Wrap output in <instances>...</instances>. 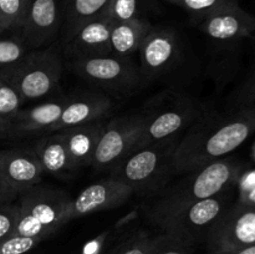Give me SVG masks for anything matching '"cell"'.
Here are the masks:
<instances>
[{"mask_svg": "<svg viewBox=\"0 0 255 254\" xmlns=\"http://www.w3.org/2000/svg\"><path fill=\"white\" fill-rule=\"evenodd\" d=\"M252 154H253V158H254V161H255V143H254V146H253V149H252Z\"/></svg>", "mask_w": 255, "mask_h": 254, "instance_id": "40", "label": "cell"}, {"mask_svg": "<svg viewBox=\"0 0 255 254\" xmlns=\"http://www.w3.org/2000/svg\"><path fill=\"white\" fill-rule=\"evenodd\" d=\"M132 196H134L133 189L114 177L95 182L82 189L75 198H71L67 207L66 223L95 212L117 208L126 203Z\"/></svg>", "mask_w": 255, "mask_h": 254, "instance_id": "11", "label": "cell"}, {"mask_svg": "<svg viewBox=\"0 0 255 254\" xmlns=\"http://www.w3.org/2000/svg\"><path fill=\"white\" fill-rule=\"evenodd\" d=\"M4 30H2V25H1V19H0V32H2Z\"/></svg>", "mask_w": 255, "mask_h": 254, "instance_id": "41", "label": "cell"}, {"mask_svg": "<svg viewBox=\"0 0 255 254\" xmlns=\"http://www.w3.org/2000/svg\"><path fill=\"white\" fill-rule=\"evenodd\" d=\"M234 4H238L237 0H179L178 6L183 7L199 21L211 12Z\"/></svg>", "mask_w": 255, "mask_h": 254, "instance_id": "28", "label": "cell"}, {"mask_svg": "<svg viewBox=\"0 0 255 254\" xmlns=\"http://www.w3.org/2000/svg\"><path fill=\"white\" fill-rule=\"evenodd\" d=\"M24 102L21 95L7 80L0 76V116L11 120Z\"/></svg>", "mask_w": 255, "mask_h": 254, "instance_id": "27", "label": "cell"}, {"mask_svg": "<svg viewBox=\"0 0 255 254\" xmlns=\"http://www.w3.org/2000/svg\"><path fill=\"white\" fill-rule=\"evenodd\" d=\"M115 251H116V248H115L114 251H109V252H101V253H99V254H114V253H115Z\"/></svg>", "mask_w": 255, "mask_h": 254, "instance_id": "38", "label": "cell"}, {"mask_svg": "<svg viewBox=\"0 0 255 254\" xmlns=\"http://www.w3.org/2000/svg\"><path fill=\"white\" fill-rule=\"evenodd\" d=\"M198 29L216 41H236L255 31V16L244 11L238 4L228 5L199 20Z\"/></svg>", "mask_w": 255, "mask_h": 254, "instance_id": "14", "label": "cell"}, {"mask_svg": "<svg viewBox=\"0 0 255 254\" xmlns=\"http://www.w3.org/2000/svg\"><path fill=\"white\" fill-rule=\"evenodd\" d=\"M143 128V115L115 117L105 124L91 166L100 172H110L136 146Z\"/></svg>", "mask_w": 255, "mask_h": 254, "instance_id": "9", "label": "cell"}, {"mask_svg": "<svg viewBox=\"0 0 255 254\" xmlns=\"http://www.w3.org/2000/svg\"><path fill=\"white\" fill-rule=\"evenodd\" d=\"M31 0H0L2 30H19L24 22Z\"/></svg>", "mask_w": 255, "mask_h": 254, "instance_id": "24", "label": "cell"}, {"mask_svg": "<svg viewBox=\"0 0 255 254\" xmlns=\"http://www.w3.org/2000/svg\"><path fill=\"white\" fill-rule=\"evenodd\" d=\"M193 244L184 243V242L176 241L169 246L164 247L163 249L158 251L154 254H192L193 252Z\"/></svg>", "mask_w": 255, "mask_h": 254, "instance_id": "32", "label": "cell"}, {"mask_svg": "<svg viewBox=\"0 0 255 254\" xmlns=\"http://www.w3.org/2000/svg\"><path fill=\"white\" fill-rule=\"evenodd\" d=\"M239 167L232 159H218L196 171L182 174L173 184H167L158 194L152 197L146 207L147 219L182 204L212 198L224 193L238 178Z\"/></svg>", "mask_w": 255, "mask_h": 254, "instance_id": "2", "label": "cell"}, {"mask_svg": "<svg viewBox=\"0 0 255 254\" xmlns=\"http://www.w3.org/2000/svg\"><path fill=\"white\" fill-rule=\"evenodd\" d=\"M111 111V100L102 92H85L75 97H67L61 116L50 127L47 133L99 121Z\"/></svg>", "mask_w": 255, "mask_h": 254, "instance_id": "17", "label": "cell"}, {"mask_svg": "<svg viewBox=\"0 0 255 254\" xmlns=\"http://www.w3.org/2000/svg\"><path fill=\"white\" fill-rule=\"evenodd\" d=\"M62 75V59L59 46L52 44L31 50L17 64L0 70V76L19 91L24 101L47 96L59 86Z\"/></svg>", "mask_w": 255, "mask_h": 254, "instance_id": "5", "label": "cell"}, {"mask_svg": "<svg viewBox=\"0 0 255 254\" xmlns=\"http://www.w3.org/2000/svg\"><path fill=\"white\" fill-rule=\"evenodd\" d=\"M19 221L17 203H0V242L14 236Z\"/></svg>", "mask_w": 255, "mask_h": 254, "instance_id": "29", "label": "cell"}, {"mask_svg": "<svg viewBox=\"0 0 255 254\" xmlns=\"http://www.w3.org/2000/svg\"><path fill=\"white\" fill-rule=\"evenodd\" d=\"M239 197H241L239 202H242V203H244V204H249V206L255 207V186L253 187V188L249 189V191L239 194Z\"/></svg>", "mask_w": 255, "mask_h": 254, "instance_id": "36", "label": "cell"}, {"mask_svg": "<svg viewBox=\"0 0 255 254\" xmlns=\"http://www.w3.org/2000/svg\"><path fill=\"white\" fill-rule=\"evenodd\" d=\"M227 197L222 193L212 198L182 204L152 217L148 221L159 233L188 244L206 238L212 224L227 209Z\"/></svg>", "mask_w": 255, "mask_h": 254, "instance_id": "6", "label": "cell"}, {"mask_svg": "<svg viewBox=\"0 0 255 254\" xmlns=\"http://www.w3.org/2000/svg\"><path fill=\"white\" fill-rule=\"evenodd\" d=\"M166 1L172 2V4H176V5L179 4V0H166Z\"/></svg>", "mask_w": 255, "mask_h": 254, "instance_id": "39", "label": "cell"}, {"mask_svg": "<svg viewBox=\"0 0 255 254\" xmlns=\"http://www.w3.org/2000/svg\"><path fill=\"white\" fill-rule=\"evenodd\" d=\"M27 52L29 49L20 36L0 39V70L20 62Z\"/></svg>", "mask_w": 255, "mask_h": 254, "instance_id": "26", "label": "cell"}, {"mask_svg": "<svg viewBox=\"0 0 255 254\" xmlns=\"http://www.w3.org/2000/svg\"><path fill=\"white\" fill-rule=\"evenodd\" d=\"M67 97L44 102L30 109H20L12 117L11 138L27 134H46L50 127L60 119Z\"/></svg>", "mask_w": 255, "mask_h": 254, "instance_id": "18", "label": "cell"}, {"mask_svg": "<svg viewBox=\"0 0 255 254\" xmlns=\"http://www.w3.org/2000/svg\"><path fill=\"white\" fill-rule=\"evenodd\" d=\"M17 197H19L17 192L9 186L0 171V203H10L17 199Z\"/></svg>", "mask_w": 255, "mask_h": 254, "instance_id": "33", "label": "cell"}, {"mask_svg": "<svg viewBox=\"0 0 255 254\" xmlns=\"http://www.w3.org/2000/svg\"><path fill=\"white\" fill-rule=\"evenodd\" d=\"M41 242L39 238L14 234L10 238L0 242V254H26Z\"/></svg>", "mask_w": 255, "mask_h": 254, "instance_id": "30", "label": "cell"}, {"mask_svg": "<svg viewBox=\"0 0 255 254\" xmlns=\"http://www.w3.org/2000/svg\"><path fill=\"white\" fill-rule=\"evenodd\" d=\"M0 171L5 181L17 194L37 186L44 168L32 148H11L0 151Z\"/></svg>", "mask_w": 255, "mask_h": 254, "instance_id": "15", "label": "cell"}, {"mask_svg": "<svg viewBox=\"0 0 255 254\" xmlns=\"http://www.w3.org/2000/svg\"><path fill=\"white\" fill-rule=\"evenodd\" d=\"M104 127L105 122L99 120L59 131L64 136L75 168L91 166Z\"/></svg>", "mask_w": 255, "mask_h": 254, "instance_id": "19", "label": "cell"}, {"mask_svg": "<svg viewBox=\"0 0 255 254\" xmlns=\"http://www.w3.org/2000/svg\"><path fill=\"white\" fill-rule=\"evenodd\" d=\"M179 139L172 137L133 149L110 171V177L128 184L137 196L154 197L173 177L172 162Z\"/></svg>", "mask_w": 255, "mask_h": 254, "instance_id": "3", "label": "cell"}, {"mask_svg": "<svg viewBox=\"0 0 255 254\" xmlns=\"http://www.w3.org/2000/svg\"><path fill=\"white\" fill-rule=\"evenodd\" d=\"M141 79L152 80L164 74L177 61L179 54L178 35L171 27L153 26L138 50Z\"/></svg>", "mask_w": 255, "mask_h": 254, "instance_id": "13", "label": "cell"}, {"mask_svg": "<svg viewBox=\"0 0 255 254\" xmlns=\"http://www.w3.org/2000/svg\"><path fill=\"white\" fill-rule=\"evenodd\" d=\"M61 25L60 0H31L20 37L29 50L44 49L54 44Z\"/></svg>", "mask_w": 255, "mask_h": 254, "instance_id": "12", "label": "cell"}, {"mask_svg": "<svg viewBox=\"0 0 255 254\" xmlns=\"http://www.w3.org/2000/svg\"><path fill=\"white\" fill-rule=\"evenodd\" d=\"M211 254H223L255 244V207L238 202L212 224L204 238Z\"/></svg>", "mask_w": 255, "mask_h": 254, "instance_id": "10", "label": "cell"}, {"mask_svg": "<svg viewBox=\"0 0 255 254\" xmlns=\"http://www.w3.org/2000/svg\"><path fill=\"white\" fill-rule=\"evenodd\" d=\"M236 101L237 105H239L241 107L255 104V75L243 85L241 91L237 95Z\"/></svg>", "mask_w": 255, "mask_h": 254, "instance_id": "31", "label": "cell"}, {"mask_svg": "<svg viewBox=\"0 0 255 254\" xmlns=\"http://www.w3.org/2000/svg\"><path fill=\"white\" fill-rule=\"evenodd\" d=\"M142 115L143 128L133 149L181 136L199 117L198 110L188 99L169 94L158 96Z\"/></svg>", "mask_w": 255, "mask_h": 254, "instance_id": "7", "label": "cell"}, {"mask_svg": "<svg viewBox=\"0 0 255 254\" xmlns=\"http://www.w3.org/2000/svg\"><path fill=\"white\" fill-rule=\"evenodd\" d=\"M147 20L137 17L126 22L114 24L110 37L111 55L119 57H131L137 52L152 29Z\"/></svg>", "mask_w": 255, "mask_h": 254, "instance_id": "21", "label": "cell"}, {"mask_svg": "<svg viewBox=\"0 0 255 254\" xmlns=\"http://www.w3.org/2000/svg\"><path fill=\"white\" fill-rule=\"evenodd\" d=\"M176 241L177 239L163 233H158L157 236L138 234L126 243L119 244L114 254H154Z\"/></svg>", "mask_w": 255, "mask_h": 254, "instance_id": "23", "label": "cell"}, {"mask_svg": "<svg viewBox=\"0 0 255 254\" xmlns=\"http://www.w3.org/2000/svg\"><path fill=\"white\" fill-rule=\"evenodd\" d=\"M71 67L81 79L114 94H128L138 86L141 72L131 57L115 55L72 60Z\"/></svg>", "mask_w": 255, "mask_h": 254, "instance_id": "8", "label": "cell"}, {"mask_svg": "<svg viewBox=\"0 0 255 254\" xmlns=\"http://www.w3.org/2000/svg\"><path fill=\"white\" fill-rule=\"evenodd\" d=\"M109 1L110 0H60L62 44H65L81 25L100 16Z\"/></svg>", "mask_w": 255, "mask_h": 254, "instance_id": "22", "label": "cell"}, {"mask_svg": "<svg viewBox=\"0 0 255 254\" xmlns=\"http://www.w3.org/2000/svg\"><path fill=\"white\" fill-rule=\"evenodd\" d=\"M255 132V104L222 116L209 112L198 117L181 137L172 162V176H182L223 159Z\"/></svg>", "mask_w": 255, "mask_h": 254, "instance_id": "1", "label": "cell"}, {"mask_svg": "<svg viewBox=\"0 0 255 254\" xmlns=\"http://www.w3.org/2000/svg\"><path fill=\"white\" fill-rule=\"evenodd\" d=\"M114 22L104 16H97L76 30L64 45L65 54L71 60L111 55L110 37Z\"/></svg>", "mask_w": 255, "mask_h": 254, "instance_id": "16", "label": "cell"}, {"mask_svg": "<svg viewBox=\"0 0 255 254\" xmlns=\"http://www.w3.org/2000/svg\"><path fill=\"white\" fill-rule=\"evenodd\" d=\"M19 221L15 234L46 239L66 224L71 197L61 189L34 186L17 197Z\"/></svg>", "mask_w": 255, "mask_h": 254, "instance_id": "4", "label": "cell"}, {"mask_svg": "<svg viewBox=\"0 0 255 254\" xmlns=\"http://www.w3.org/2000/svg\"><path fill=\"white\" fill-rule=\"evenodd\" d=\"M11 138V121L0 116V139Z\"/></svg>", "mask_w": 255, "mask_h": 254, "instance_id": "35", "label": "cell"}, {"mask_svg": "<svg viewBox=\"0 0 255 254\" xmlns=\"http://www.w3.org/2000/svg\"><path fill=\"white\" fill-rule=\"evenodd\" d=\"M32 149L36 153L44 172L56 177H66L74 172L66 142L61 132L42 134L41 138L36 141Z\"/></svg>", "mask_w": 255, "mask_h": 254, "instance_id": "20", "label": "cell"}, {"mask_svg": "<svg viewBox=\"0 0 255 254\" xmlns=\"http://www.w3.org/2000/svg\"><path fill=\"white\" fill-rule=\"evenodd\" d=\"M255 186V171H251L239 178V194L249 191Z\"/></svg>", "mask_w": 255, "mask_h": 254, "instance_id": "34", "label": "cell"}, {"mask_svg": "<svg viewBox=\"0 0 255 254\" xmlns=\"http://www.w3.org/2000/svg\"><path fill=\"white\" fill-rule=\"evenodd\" d=\"M223 254H255V244L254 246L246 247V248L238 249V251L229 252V253H223Z\"/></svg>", "mask_w": 255, "mask_h": 254, "instance_id": "37", "label": "cell"}, {"mask_svg": "<svg viewBox=\"0 0 255 254\" xmlns=\"http://www.w3.org/2000/svg\"><path fill=\"white\" fill-rule=\"evenodd\" d=\"M100 16L109 19L114 24L126 22L138 16V0H110L106 9Z\"/></svg>", "mask_w": 255, "mask_h": 254, "instance_id": "25", "label": "cell"}]
</instances>
